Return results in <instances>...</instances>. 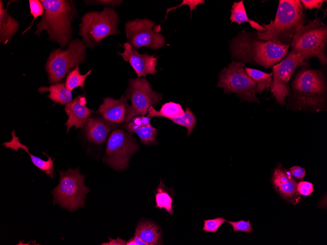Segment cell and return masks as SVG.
<instances>
[{
    "mask_svg": "<svg viewBox=\"0 0 327 245\" xmlns=\"http://www.w3.org/2000/svg\"><path fill=\"white\" fill-rule=\"evenodd\" d=\"M44 13L37 24L35 34L39 36L42 31H46L48 40L57 43L62 47L70 43L72 38L71 22L77 12L73 0H41Z\"/></svg>",
    "mask_w": 327,
    "mask_h": 245,
    "instance_id": "cell-3",
    "label": "cell"
},
{
    "mask_svg": "<svg viewBox=\"0 0 327 245\" xmlns=\"http://www.w3.org/2000/svg\"><path fill=\"white\" fill-rule=\"evenodd\" d=\"M290 45H280L257 38L256 31L243 30L230 42L233 60L270 68L287 55Z\"/></svg>",
    "mask_w": 327,
    "mask_h": 245,
    "instance_id": "cell-1",
    "label": "cell"
},
{
    "mask_svg": "<svg viewBox=\"0 0 327 245\" xmlns=\"http://www.w3.org/2000/svg\"><path fill=\"white\" fill-rule=\"evenodd\" d=\"M173 190L172 188H168L166 187L163 183L162 180L160 179V182L159 186L156 188L155 192V201L157 208H159L160 209H165L169 214H172L173 208L172 205V193Z\"/></svg>",
    "mask_w": 327,
    "mask_h": 245,
    "instance_id": "cell-24",
    "label": "cell"
},
{
    "mask_svg": "<svg viewBox=\"0 0 327 245\" xmlns=\"http://www.w3.org/2000/svg\"><path fill=\"white\" fill-rule=\"evenodd\" d=\"M231 12L230 20L231 21V23L236 22L240 25L243 22H247L252 27L257 30V31H266V28L262 25L249 18L243 3V0L234 2Z\"/></svg>",
    "mask_w": 327,
    "mask_h": 245,
    "instance_id": "cell-23",
    "label": "cell"
},
{
    "mask_svg": "<svg viewBox=\"0 0 327 245\" xmlns=\"http://www.w3.org/2000/svg\"><path fill=\"white\" fill-rule=\"evenodd\" d=\"M271 179L275 190L283 199L293 204L300 200L301 197L297 189L298 182L286 169L278 166L274 170Z\"/></svg>",
    "mask_w": 327,
    "mask_h": 245,
    "instance_id": "cell-16",
    "label": "cell"
},
{
    "mask_svg": "<svg viewBox=\"0 0 327 245\" xmlns=\"http://www.w3.org/2000/svg\"><path fill=\"white\" fill-rule=\"evenodd\" d=\"M123 0H85L84 2L87 5L92 4H102L104 5L110 6L111 7H116L120 6L123 2Z\"/></svg>",
    "mask_w": 327,
    "mask_h": 245,
    "instance_id": "cell-37",
    "label": "cell"
},
{
    "mask_svg": "<svg viewBox=\"0 0 327 245\" xmlns=\"http://www.w3.org/2000/svg\"><path fill=\"white\" fill-rule=\"evenodd\" d=\"M289 88L290 103L297 110L326 109L327 81L322 69L301 67Z\"/></svg>",
    "mask_w": 327,
    "mask_h": 245,
    "instance_id": "cell-2",
    "label": "cell"
},
{
    "mask_svg": "<svg viewBox=\"0 0 327 245\" xmlns=\"http://www.w3.org/2000/svg\"><path fill=\"white\" fill-rule=\"evenodd\" d=\"M109 242L102 243L103 245H126V242L124 240H122L119 238L117 239H113L110 238H109Z\"/></svg>",
    "mask_w": 327,
    "mask_h": 245,
    "instance_id": "cell-40",
    "label": "cell"
},
{
    "mask_svg": "<svg viewBox=\"0 0 327 245\" xmlns=\"http://www.w3.org/2000/svg\"><path fill=\"white\" fill-rule=\"evenodd\" d=\"M155 22L144 18L128 21L125 23L127 41L135 49L145 46L157 49L165 45V37L155 28Z\"/></svg>",
    "mask_w": 327,
    "mask_h": 245,
    "instance_id": "cell-12",
    "label": "cell"
},
{
    "mask_svg": "<svg viewBox=\"0 0 327 245\" xmlns=\"http://www.w3.org/2000/svg\"><path fill=\"white\" fill-rule=\"evenodd\" d=\"M119 22L118 16L115 9L105 7L102 11H92L84 14L79 33L86 45L92 49L100 45L105 38L119 34Z\"/></svg>",
    "mask_w": 327,
    "mask_h": 245,
    "instance_id": "cell-6",
    "label": "cell"
},
{
    "mask_svg": "<svg viewBox=\"0 0 327 245\" xmlns=\"http://www.w3.org/2000/svg\"><path fill=\"white\" fill-rule=\"evenodd\" d=\"M204 3V0H184L182 1V2L180 4L177 5L176 6L172 7L167 9L164 20L167 19V14L169 12H170L172 10H175L177 9L178 8L181 7L182 5H188L190 8V13H191L192 10H196V6L198 5Z\"/></svg>",
    "mask_w": 327,
    "mask_h": 245,
    "instance_id": "cell-34",
    "label": "cell"
},
{
    "mask_svg": "<svg viewBox=\"0 0 327 245\" xmlns=\"http://www.w3.org/2000/svg\"><path fill=\"white\" fill-rule=\"evenodd\" d=\"M87 103L85 94L79 95L65 106L64 111L68 116L65 123L67 126V133L72 126L75 129L82 128L88 118L94 112L86 105Z\"/></svg>",
    "mask_w": 327,
    "mask_h": 245,
    "instance_id": "cell-17",
    "label": "cell"
},
{
    "mask_svg": "<svg viewBox=\"0 0 327 245\" xmlns=\"http://www.w3.org/2000/svg\"><path fill=\"white\" fill-rule=\"evenodd\" d=\"M59 172V183L52 192L53 204H58L71 212L83 207L86 195L90 191L84 183L85 176L80 173L78 168H69L66 171Z\"/></svg>",
    "mask_w": 327,
    "mask_h": 245,
    "instance_id": "cell-7",
    "label": "cell"
},
{
    "mask_svg": "<svg viewBox=\"0 0 327 245\" xmlns=\"http://www.w3.org/2000/svg\"><path fill=\"white\" fill-rule=\"evenodd\" d=\"M289 172L294 178L303 180L305 175V170L298 165L294 166L289 169Z\"/></svg>",
    "mask_w": 327,
    "mask_h": 245,
    "instance_id": "cell-38",
    "label": "cell"
},
{
    "mask_svg": "<svg viewBox=\"0 0 327 245\" xmlns=\"http://www.w3.org/2000/svg\"><path fill=\"white\" fill-rule=\"evenodd\" d=\"M123 47L124 51H118L117 54L130 64L138 77H145L148 74L154 75L158 71L156 67L159 57L147 53L140 54L128 42L123 43Z\"/></svg>",
    "mask_w": 327,
    "mask_h": 245,
    "instance_id": "cell-15",
    "label": "cell"
},
{
    "mask_svg": "<svg viewBox=\"0 0 327 245\" xmlns=\"http://www.w3.org/2000/svg\"><path fill=\"white\" fill-rule=\"evenodd\" d=\"M96 113L116 128L123 127L133 118L131 106L127 103L125 95H122L119 99L109 97L103 98Z\"/></svg>",
    "mask_w": 327,
    "mask_h": 245,
    "instance_id": "cell-14",
    "label": "cell"
},
{
    "mask_svg": "<svg viewBox=\"0 0 327 245\" xmlns=\"http://www.w3.org/2000/svg\"><path fill=\"white\" fill-rule=\"evenodd\" d=\"M2 0L0 1V42L6 44L15 34L19 28V24L3 8Z\"/></svg>",
    "mask_w": 327,
    "mask_h": 245,
    "instance_id": "cell-21",
    "label": "cell"
},
{
    "mask_svg": "<svg viewBox=\"0 0 327 245\" xmlns=\"http://www.w3.org/2000/svg\"><path fill=\"white\" fill-rule=\"evenodd\" d=\"M86 45L76 39L69 43L68 48L53 49L47 59L45 69L50 84L64 80L69 72L83 63L86 58Z\"/></svg>",
    "mask_w": 327,
    "mask_h": 245,
    "instance_id": "cell-8",
    "label": "cell"
},
{
    "mask_svg": "<svg viewBox=\"0 0 327 245\" xmlns=\"http://www.w3.org/2000/svg\"><path fill=\"white\" fill-rule=\"evenodd\" d=\"M245 64L232 60L219 74L217 88H222L224 94L235 93L242 101L259 103L256 94L257 84L245 71Z\"/></svg>",
    "mask_w": 327,
    "mask_h": 245,
    "instance_id": "cell-9",
    "label": "cell"
},
{
    "mask_svg": "<svg viewBox=\"0 0 327 245\" xmlns=\"http://www.w3.org/2000/svg\"><path fill=\"white\" fill-rule=\"evenodd\" d=\"M170 120L176 124L186 127L187 130V136L192 133L197 121L194 114L187 106H186V111L183 114Z\"/></svg>",
    "mask_w": 327,
    "mask_h": 245,
    "instance_id": "cell-28",
    "label": "cell"
},
{
    "mask_svg": "<svg viewBox=\"0 0 327 245\" xmlns=\"http://www.w3.org/2000/svg\"><path fill=\"white\" fill-rule=\"evenodd\" d=\"M134 133L137 134L141 143L145 145L158 144L156 140L157 129L152 125L138 129Z\"/></svg>",
    "mask_w": 327,
    "mask_h": 245,
    "instance_id": "cell-29",
    "label": "cell"
},
{
    "mask_svg": "<svg viewBox=\"0 0 327 245\" xmlns=\"http://www.w3.org/2000/svg\"><path fill=\"white\" fill-rule=\"evenodd\" d=\"M39 92L44 93L49 92L47 96L50 100L55 103L62 105H66L72 100V93L66 87L65 84L55 83L49 87H40L38 89Z\"/></svg>",
    "mask_w": 327,
    "mask_h": 245,
    "instance_id": "cell-22",
    "label": "cell"
},
{
    "mask_svg": "<svg viewBox=\"0 0 327 245\" xmlns=\"http://www.w3.org/2000/svg\"><path fill=\"white\" fill-rule=\"evenodd\" d=\"M29 3L30 10V13L33 16V19L29 26L23 32L22 34H23L27 30L30 29L35 20L38 17L43 16L44 13V7L40 0H29Z\"/></svg>",
    "mask_w": 327,
    "mask_h": 245,
    "instance_id": "cell-31",
    "label": "cell"
},
{
    "mask_svg": "<svg viewBox=\"0 0 327 245\" xmlns=\"http://www.w3.org/2000/svg\"><path fill=\"white\" fill-rule=\"evenodd\" d=\"M245 71L248 75L257 84V92L261 95L263 90L268 91L270 88L273 73H266L262 71L250 67H245Z\"/></svg>",
    "mask_w": 327,
    "mask_h": 245,
    "instance_id": "cell-26",
    "label": "cell"
},
{
    "mask_svg": "<svg viewBox=\"0 0 327 245\" xmlns=\"http://www.w3.org/2000/svg\"><path fill=\"white\" fill-rule=\"evenodd\" d=\"M233 228V231H241L247 233H252L253 228L249 220L245 221L243 220L237 222L227 221Z\"/></svg>",
    "mask_w": 327,
    "mask_h": 245,
    "instance_id": "cell-33",
    "label": "cell"
},
{
    "mask_svg": "<svg viewBox=\"0 0 327 245\" xmlns=\"http://www.w3.org/2000/svg\"><path fill=\"white\" fill-rule=\"evenodd\" d=\"M150 119L151 118L148 116L138 115L133 117L123 127L128 132L134 133L138 129L151 125Z\"/></svg>",
    "mask_w": 327,
    "mask_h": 245,
    "instance_id": "cell-30",
    "label": "cell"
},
{
    "mask_svg": "<svg viewBox=\"0 0 327 245\" xmlns=\"http://www.w3.org/2000/svg\"><path fill=\"white\" fill-rule=\"evenodd\" d=\"M310 58L301 52L291 50L285 57L273 67V79L270 90L276 102L286 105L285 99L289 93L288 82L298 67H309Z\"/></svg>",
    "mask_w": 327,
    "mask_h": 245,
    "instance_id": "cell-10",
    "label": "cell"
},
{
    "mask_svg": "<svg viewBox=\"0 0 327 245\" xmlns=\"http://www.w3.org/2000/svg\"><path fill=\"white\" fill-rule=\"evenodd\" d=\"M300 2L302 4L303 7H304L305 10L310 9L312 10L313 8H315L318 10L321 8L322 5L324 1L326 0H300Z\"/></svg>",
    "mask_w": 327,
    "mask_h": 245,
    "instance_id": "cell-36",
    "label": "cell"
},
{
    "mask_svg": "<svg viewBox=\"0 0 327 245\" xmlns=\"http://www.w3.org/2000/svg\"><path fill=\"white\" fill-rule=\"evenodd\" d=\"M304 7L299 0H280L275 18L262 23L266 31H256L257 38L280 45H290L298 28L306 23Z\"/></svg>",
    "mask_w": 327,
    "mask_h": 245,
    "instance_id": "cell-4",
    "label": "cell"
},
{
    "mask_svg": "<svg viewBox=\"0 0 327 245\" xmlns=\"http://www.w3.org/2000/svg\"><path fill=\"white\" fill-rule=\"evenodd\" d=\"M227 220L223 217H218L212 219L204 220V225L202 230L207 232L215 233L220 226Z\"/></svg>",
    "mask_w": 327,
    "mask_h": 245,
    "instance_id": "cell-32",
    "label": "cell"
},
{
    "mask_svg": "<svg viewBox=\"0 0 327 245\" xmlns=\"http://www.w3.org/2000/svg\"><path fill=\"white\" fill-rule=\"evenodd\" d=\"M184 112L180 104L169 102L163 105L159 111L156 110L153 106H151L148 110L147 116L150 118L155 116L163 117L170 120L182 115Z\"/></svg>",
    "mask_w": 327,
    "mask_h": 245,
    "instance_id": "cell-25",
    "label": "cell"
},
{
    "mask_svg": "<svg viewBox=\"0 0 327 245\" xmlns=\"http://www.w3.org/2000/svg\"><path fill=\"white\" fill-rule=\"evenodd\" d=\"M327 25L320 17H316L298 28L290 46L291 50L306 54L309 58H317L325 66L327 63Z\"/></svg>",
    "mask_w": 327,
    "mask_h": 245,
    "instance_id": "cell-5",
    "label": "cell"
},
{
    "mask_svg": "<svg viewBox=\"0 0 327 245\" xmlns=\"http://www.w3.org/2000/svg\"><path fill=\"white\" fill-rule=\"evenodd\" d=\"M297 189L300 195L307 196L313 192L314 187L311 182L302 181L297 183Z\"/></svg>",
    "mask_w": 327,
    "mask_h": 245,
    "instance_id": "cell-35",
    "label": "cell"
},
{
    "mask_svg": "<svg viewBox=\"0 0 327 245\" xmlns=\"http://www.w3.org/2000/svg\"><path fill=\"white\" fill-rule=\"evenodd\" d=\"M83 128L86 138L98 145L103 144L111 131L116 128L99 115L90 116Z\"/></svg>",
    "mask_w": 327,
    "mask_h": 245,
    "instance_id": "cell-18",
    "label": "cell"
},
{
    "mask_svg": "<svg viewBox=\"0 0 327 245\" xmlns=\"http://www.w3.org/2000/svg\"><path fill=\"white\" fill-rule=\"evenodd\" d=\"M124 95L131 103L132 117L145 116L150 107L157 106L163 99L162 94L153 90L144 77L129 79Z\"/></svg>",
    "mask_w": 327,
    "mask_h": 245,
    "instance_id": "cell-13",
    "label": "cell"
},
{
    "mask_svg": "<svg viewBox=\"0 0 327 245\" xmlns=\"http://www.w3.org/2000/svg\"><path fill=\"white\" fill-rule=\"evenodd\" d=\"M12 139L10 141H6L3 143L6 148H10L16 152H18L19 149H23L28 153L30 157L31 162L33 164L40 169L41 171L44 172L49 177L53 178L55 173L53 166L54 158L48 156L47 154L43 153L48 157L47 160H44L39 157L33 155L29 152L27 147L22 144L19 141V137L15 135V131L13 130L11 133Z\"/></svg>",
    "mask_w": 327,
    "mask_h": 245,
    "instance_id": "cell-19",
    "label": "cell"
},
{
    "mask_svg": "<svg viewBox=\"0 0 327 245\" xmlns=\"http://www.w3.org/2000/svg\"><path fill=\"white\" fill-rule=\"evenodd\" d=\"M91 72L92 69H90L86 74L82 75L80 73L79 66L76 67L67 76L65 84L66 88L71 91L78 87L84 90L85 80Z\"/></svg>",
    "mask_w": 327,
    "mask_h": 245,
    "instance_id": "cell-27",
    "label": "cell"
},
{
    "mask_svg": "<svg viewBox=\"0 0 327 245\" xmlns=\"http://www.w3.org/2000/svg\"><path fill=\"white\" fill-rule=\"evenodd\" d=\"M134 235L138 236L148 245H161L162 231L160 227L151 221L140 222Z\"/></svg>",
    "mask_w": 327,
    "mask_h": 245,
    "instance_id": "cell-20",
    "label": "cell"
},
{
    "mask_svg": "<svg viewBox=\"0 0 327 245\" xmlns=\"http://www.w3.org/2000/svg\"><path fill=\"white\" fill-rule=\"evenodd\" d=\"M126 245H148L140 238L134 235L130 240L126 242Z\"/></svg>",
    "mask_w": 327,
    "mask_h": 245,
    "instance_id": "cell-39",
    "label": "cell"
},
{
    "mask_svg": "<svg viewBox=\"0 0 327 245\" xmlns=\"http://www.w3.org/2000/svg\"><path fill=\"white\" fill-rule=\"evenodd\" d=\"M140 147L132 133L117 128L113 130L107 142L104 161L116 171H123L128 166L132 155Z\"/></svg>",
    "mask_w": 327,
    "mask_h": 245,
    "instance_id": "cell-11",
    "label": "cell"
}]
</instances>
